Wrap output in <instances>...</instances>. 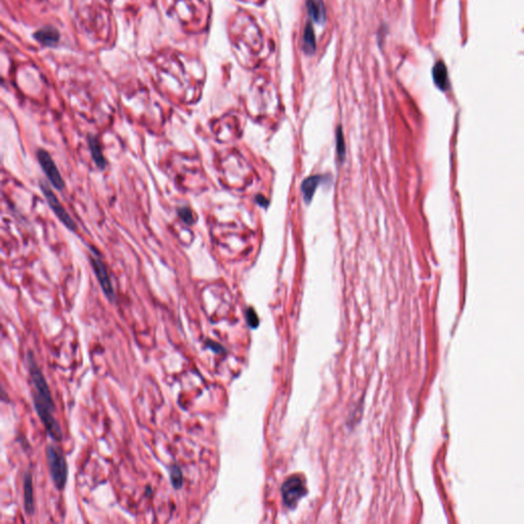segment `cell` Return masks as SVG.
<instances>
[{
    "label": "cell",
    "instance_id": "cell-1",
    "mask_svg": "<svg viewBox=\"0 0 524 524\" xmlns=\"http://www.w3.org/2000/svg\"><path fill=\"white\" fill-rule=\"evenodd\" d=\"M27 366L29 370L30 377L34 386V391L32 393L33 397V406L36 413L39 412H53L56 411V405L54 403V398L49 389V386L46 382V379L39 366L36 363L34 355L29 352L27 354Z\"/></svg>",
    "mask_w": 524,
    "mask_h": 524
},
{
    "label": "cell",
    "instance_id": "cell-2",
    "mask_svg": "<svg viewBox=\"0 0 524 524\" xmlns=\"http://www.w3.org/2000/svg\"><path fill=\"white\" fill-rule=\"evenodd\" d=\"M46 460L48 464L49 475L55 486L63 490L68 479V465L63 453L54 444L46 446Z\"/></svg>",
    "mask_w": 524,
    "mask_h": 524
},
{
    "label": "cell",
    "instance_id": "cell-3",
    "mask_svg": "<svg viewBox=\"0 0 524 524\" xmlns=\"http://www.w3.org/2000/svg\"><path fill=\"white\" fill-rule=\"evenodd\" d=\"M40 190L46 200L48 206L51 207L52 211L55 213V215L58 217V219L64 224V226L71 232H75L77 230V224L74 221V219L70 216L68 211L65 209V207L60 202V200L56 196V194L53 192V190L49 188V186L41 181L39 183Z\"/></svg>",
    "mask_w": 524,
    "mask_h": 524
},
{
    "label": "cell",
    "instance_id": "cell-4",
    "mask_svg": "<svg viewBox=\"0 0 524 524\" xmlns=\"http://www.w3.org/2000/svg\"><path fill=\"white\" fill-rule=\"evenodd\" d=\"M36 156H37L38 163H39L43 173L45 174V177L47 178L49 184H51L56 190L63 191L65 189V182H64V179L62 178V174H61L58 166L56 165L54 159L52 158V156L49 155V153L47 151H45L44 148H39L37 151Z\"/></svg>",
    "mask_w": 524,
    "mask_h": 524
},
{
    "label": "cell",
    "instance_id": "cell-5",
    "mask_svg": "<svg viewBox=\"0 0 524 524\" xmlns=\"http://www.w3.org/2000/svg\"><path fill=\"white\" fill-rule=\"evenodd\" d=\"M89 262L92 266L94 276H95L99 286H101L104 294L106 295V297L111 302H114L116 300V295H115V291H114L110 274L108 272V268H107L106 264L96 254L91 255L89 257Z\"/></svg>",
    "mask_w": 524,
    "mask_h": 524
},
{
    "label": "cell",
    "instance_id": "cell-6",
    "mask_svg": "<svg viewBox=\"0 0 524 524\" xmlns=\"http://www.w3.org/2000/svg\"><path fill=\"white\" fill-rule=\"evenodd\" d=\"M284 503L290 508H294L298 501L305 495L306 489L302 479L299 476H292L285 481L282 486Z\"/></svg>",
    "mask_w": 524,
    "mask_h": 524
},
{
    "label": "cell",
    "instance_id": "cell-7",
    "mask_svg": "<svg viewBox=\"0 0 524 524\" xmlns=\"http://www.w3.org/2000/svg\"><path fill=\"white\" fill-rule=\"evenodd\" d=\"M23 491H24V509L29 516H33L35 513V500H34V487L33 478L30 472H26L23 479Z\"/></svg>",
    "mask_w": 524,
    "mask_h": 524
},
{
    "label": "cell",
    "instance_id": "cell-8",
    "mask_svg": "<svg viewBox=\"0 0 524 524\" xmlns=\"http://www.w3.org/2000/svg\"><path fill=\"white\" fill-rule=\"evenodd\" d=\"M87 142H88L90 155H91V158H92L94 164L96 165L97 168L104 170L107 167L108 163H107L106 158L103 153V147H102L101 141H99L97 136L89 134L87 137Z\"/></svg>",
    "mask_w": 524,
    "mask_h": 524
},
{
    "label": "cell",
    "instance_id": "cell-9",
    "mask_svg": "<svg viewBox=\"0 0 524 524\" xmlns=\"http://www.w3.org/2000/svg\"><path fill=\"white\" fill-rule=\"evenodd\" d=\"M306 8L309 17L318 25L326 22V9L322 0H306Z\"/></svg>",
    "mask_w": 524,
    "mask_h": 524
},
{
    "label": "cell",
    "instance_id": "cell-10",
    "mask_svg": "<svg viewBox=\"0 0 524 524\" xmlns=\"http://www.w3.org/2000/svg\"><path fill=\"white\" fill-rule=\"evenodd\" d=\"M34 37L39 43L45 46H56L60 41V33L53 27H44L38 30Z\"/></svg>",
    "mask_w": 524,
    "mask_h": 524
},
{
    "label": "cell",
    "instance_id": "cell-11",
    "mask_svg": "<svg viewBox=\"0 0 524 524\" xmlns=\"http://www.w3.org/2000/svg\"><path fill=\"white\" fill-rule=\"evenodd\" d=\"M321 181H322V178L320 176H312V177L306 179L302 183L301 190L303 193L305 203L309 204L311 202L313 195L315 193V190L317 189V187L319 186Z\"/></svg>",
    "mask_w": 524,
    "mask_h": 524
},
{
    "label": "cell",
    "instance_id": "cell-12",
    "mask_svg": "<svg viewBox=\"0 0 524 524\" xmlns=\"http://www.w3.org/2000/svg\"><path fill=\"white\" fill-rule=\"evenodd\" d=\"M315 36L310 24H307L303 34V51L307 55H313L315 53Z\"/></svg>",
    "mask_w": 524,
    "mask_h": 524
},
{
    "label": "cell",
    "instance_id": "cell-13",
    "mask_svg": "<svg viewBox=\"0 0 524 524\" xmlns=\"http://www.w3.org/2000/svg\"><path fill=\"white\" fill-rule=\"evenodd\" d=\"M433 79L435 84L440 89H445L447 86V72L443 63H437L433 68Z\"/></svg>",
    "mask_w": 524,
    "mask_h": 524
},
{
    "label": "cell",
    "instance_id": "cell-14",
    "mask_svg": "<svg viewBox=\"0 0 524 524\" xmlns=\"http://www.w3.org/2000/svg\"><path fill=\"white\" fill-rule=\"evenodd\" d=\"M170 481L174 489H181L184 483V475L182 468L178 465H173L170 468Z\"/></svg>",
    "mask_w": 524,
    "mask_h": 524
},
{
    "label": "cell",
    "instance_id": "cell-15",
    "mask_svg": "<svg viewBox=\"0 0 524 524\" xmlns=\"http://www.w3.org/2000/svg\"><path fill=\"white\" fill-rule=\"evenodd\" d=\"M178 214L181 220L186 224V226H193L196 222V218L194 216L193 210L189 206H183L178 209Z\"/></svg>",
    "mask_w": 524,
    "mask_h": 524
},
{
    "label": "cell",
    "instance_id": "cell-16",
    "mask_svg": "<svg viewBox=\"0 0 524 524\" xmlns=\"http://www.w3.org/2000/svg\"><path fill=\"white\" fill-rule=\"evenodd\" d=\"M337 152H338L340 158L343 159L344 154H345V144H344V137H343V132H342L341 126H339L338 130H337Z\"/></svg>",
    "mask_w": 524,
    "mask_h": 524
},
{
    "label": "cell",
    "instance_id": "cell-17",
    "mask_svg": "<svg viewBox=\"0 0 524 524\" xmlns=\"http://www.w3.org/2000/svg\"><path fill=\"white\" fill-rule=\"evenodd\" d=\"M246 318H247V321H248V325L250 326L251 328H256L257 327V325H258V317H257V314L255 313L253 308H248V310L246 312Z\"/></svg>",
    "mask_w": 524,
    "mask_h": 524
},
{
    "label": "cell",
    "instance_id": "cell-18",
    "mask_svg": "<svg viewBox=\"0 0 524 524\" xmlns=\"http://www.w3.org/2000/svg\"><path fill=\"white\" fill-rule=\"evenodd\" d=\"M256 200H257V202H258L261 206H263V207L266 206V204H267V203H266V199H264L262 196H258V198H257Z\"/></svg>",
    "mask_w": 524,
    "mask_h": 524
}]
</instances>
